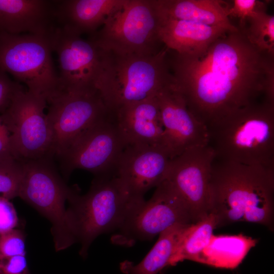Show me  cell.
I'll use <instances>...</instances> for the list:
<instances>
[{
  "instance_id": "ba28073f",
  "label": "cell",
  "mask_w": 274,
  "mask_h": 274,
  "mask_svg": "<svg viewBox=\"0 0 274 274\" xmlns=\"http://www.w3.org/2000/svg\"><path fill=\"white\" fill-rule=\"evenodd\" d=\"M22 164L19 197L50 221L56 251L67 248L76 242L65 206L72 189L63 182L48 158L23 161Z\"/></svg>"
},
{
  "instance_id": "d6986e66",
  "label": "cell",
  "mask_w": 274,
  "mask_h": 274,
  "mask_svg": "<svg viewBox=\"0 0 274 274\" xmlns=\"http://www.w3.org/2000/svg\"><path fill=\"white\" fill-rule=\"evenodd\" d=\"M125 0H65L56 2L58 26L81 36L95 33Z\"/></svg>"
},
{
  "instance_id": "7402d4cb",
  "label": "cell",
  "mask_w": 274,
  "mask_h": 274,
  "mask_svg": "<svg viewBox=\"0 0 274 274\" xmlns=\"http://www.w3.org/2000/svg\"><path fill=\"white\" fill-rule=\"evenodd\" d=\"M256 239L244 235L213 234L194 261L217 268L233 269L256 246Z\"/></svg>"
},
{
  "instance_id": "8fae6325",
  "label": "cell",
  "mask_w": 274,
  "mask_h": 274,
  "mask_svg": "<svg viewBox=\"0 0 274 274\" xmlns=\"http://www.w3.org/2000/svg\"><path fill=\"white\" fill-rule=\"evenodd\" d=\"M45 98L22 89L2 114L10 132L12 147L20 160H37L51 155L52 134L45 109Z\"/></svg>"
},
{
  "instance_id": "9a60e30c",
  "label": "cell",
  "mask_w": 274,
  "mask_h": 274,
  "mask_svg": "<svg viewBox=\"0 0 274 274\" xmlns=\"http://www.w3.org/2000/svg\"><path fill=\"white\" fill-rule=\"evenodd\" d=\"M171 156L159 145H128L123 150L114 176L134 198L144 194L166 180Z\"/></svg>"
},
{
  "instance_id": "3957f363",
  "label": "cell",
  "mask_w": 274,
  "mask_h": 274,
  "mask_svg": "<svg viewBox=\"0 0 274 274\" xmlns=\"http://www.w3.org/2000/svg\"><path fill=\"white\" fill-rule=\"evenodd\" d=\"M168 52L165 46L158 53L146 56L103 50L95 86L111 114L125 105L153 97L172 84Z\"/></svg>"
},
{
  "instance_id": "8992f818",
  "label": "cell",
  "mask_w": 274,
  "mask_h": 274,
  "mask_svg": "<svg viewBox=\"0 0 274 274\" xmlns=\"http://www.w3.org/2000/svg\"><path fill=\"white\" fill-rule=\"evenodd\" d=\"M159 25L154 0H125L90 38L105 51L152 55L163 48Z\"/></svg>"
},
{
  "instance_id": "30bf717a",
  "label": "cell",
  "mask_w": 274,
  "mask_h": 274,
  "mask_svg": "<svg viewBox=\"0 0 274 274\" xmlns=\"http://www.w3.org/2000/svg\"><path fill=\"white\" fill-rule=\"evenodd\" d=\"M192 223L186 204L166 180L156 187L149 200L144 199L136 205L111 240L117 245L132 246L137 241L151 240L177 224Z\"/></svg>"
},
{
  "instance_id": "44dd1931",
  "label": "cell",
  "mask_w": 274,
  "mask_h": 274,
  "mask_svg": "<svg viewBox=\"0 0 274 274\" xmlns=\"http://www.w3.org/2000/svg\"><path fill=\"white\" fill-rule=\"evenodd\" d=\"M160 19L193 21L236 31L227 15L225 3L219 0H154Z\"/></svg>"
},
{
  "instance_id": "484cf974",
  "label": "cell",
  "mask_w": 274,
  "mask_h": 274,
  "mask_svg": "<svg viewBox=\"0 0 274 274\" xmlns=\"http://www.w3.org/2000/svg\"><path fill=\"white\" fill-rule=\"evenodd\" d=\"M23 178V164L16 157L0 160V194L9 200L19 196Z\"/></svg>"
},
{
  "instance_id": "2e32d148",
  "label": "cell",
  "mask_w": 274,
  "mask_h": 274,
  "mask_svg": "<svg viewBox=\"0 0 274 274\" xmlns=\"http://www.w3.org/2000/svg\"><path fill=\"white\" fill-rule=\"evenodd\" d=\"M163 128V145L172 159L186 150L209 145V131L171 84L156 95Z\"/></svg>"
},
{
  "instance_id": "9c48e42d",
  "label": "cell",
  "mask_w": 274,
  "mask_h": 274,
  "mask_svg": "<svg viewBox=\"0 0 274 274\" xmlns=\"http://www.w3.org/2000/svg\"><path fill=\"white\" fill-rule=\"evenodd\" d=\"M51 155L59 157L82 132L110 113L96 88L57 89L46 99Z\"/></svg>"
},
{
  "instance_id": "ffe728a7",
  "label": "cell",
  "mask_w": 274,
  "mask_h": 274,
  "mask_svg": "<svg viewBox=\"0 0 274 274\" xmlns=\"http://www.w3.org/2000/svg\"><path fill=\"white\" fill-rule=\"evenodd\" d=\"M228 31L190 21L160 19L158 34L161 43L168 50L179 54H196L204 51Z\"/></svg>"
},
{
  "instance_id": "603a6c76",
  "label": "cell",
  "mask_w": 274,
  "mask_h": 274,
  "mask_svg": "<svg viewBox=\"0 0 274 274\" xmlns=\"http://www.w3.org/2000/svg\"><path fill=\"white\" fill-rule=\"evenodd\" d=\"M189 224H177L160 233L154 246L139 263L125 260L120 264L121 271L125 274H157L170 266L179 236Z\"/></svg>"
},
{
  "instance_id": "1f68e13d",
  "label": "cell",
  "mask_w": 274,
  "mask_h": 274,
  "mask_svg": "<svg viewBox=\"0 0 274 274\" xmlns=\"http://www.w3.org/2000/svg\"><path fill=\"white\" fill-rule=\"evenodd\" d=\"M10 135V132L3 120L2 115H1L0 160L10 157H16L12 147Z\"/></svg>"
},
{
  "instance_id": "f546056e",
  "label": "cell",
  "mask_w": 274,
  "mask_h": 274,
  "mask_svg": "<svg viewBox=\"0 0 274 274\" xmlns=\"http://www.w3.org/2000/svg\"><path fill=\"white\" fill-rule=\"evenodd\" d=\"M18 224V218L13 204L0 195V234L15 229Z\"/></svg>"
},
{
  "instance_id": "5b68a950",
  "label": "cell",
  "mask_w": 274,
  "mask_h": 274,
  "mask_svg": "<svg viewBox=\"0 0 274 274\" xmlns=\"http://www.w3.org/2000/svg\"><path fill=\"white\" fill-rule=\"evenodd\" d=\"M144 198L131 196L115 176L96 177L83 195L72 190L67 201L68 222L80 254L85 257L98 235L117 230Z\"/></svg>"
},
{
  "instance_id": "6da1fadb",
  "label": "cell",
  "mask_w": 274,
  "mask_h": 274,
  "mask_svg": "<svg viewBox=\"0 0 274 274\" xmlns=\"http://www.w3.org/2000/svg\"><path fill=\"white\" fill-rule=\"evenodd\" d=\"M171 52V85L208 129L257 102H274V55L252 44L239 28L200 53Z\"/></svg>"
},
{
  "instance_id": "83f0119b",
  "label": "cell",
  "mask_w": 274,
  "mask_h": 274,
  "mask_svg": "<svg viewBox=\"0 0 274 274\" xmlns=\"http://www.w3.org/2000/svg\"><path fill=\"white\" fill-rule=\"evenodd\" d=\"M25 236L22 230L13 229L0 234V255H25Z\"/></svg>"
},
{
  "instance_id": "e0dca14e",
  "label": "cell",
  "mask_w": 274,
  "mask_h": 274,
  "mask_svg": "<svg viewBox=\"0 0 274 274\" xmlns=\"http://www.w3.org/2000/svg\"><path fill=\"white\" fill-rule=\"evenodd\" d=\"M55 1L0 0V32L48 36L55 28Z\"/></svg>"
},
{
  "instance_id": "4dcf8cb0",
  "label": "cell",
  "mask_w": 274,
  "mask_h": 274,
  "mask_svg": "<svg viewBox=\"0 0 274 274\" xmlns=\"http://www.w3.org/2000/svg\"><path fill=\"white\" fill-rule=\"evenodd\" d=\"M0 274H30L25 255H0Z\"/></svg>"
},
{
  "instance_id": "f1b7e54d",
  "label": "cell",
  "mask_w": 274,
  "mask_h": 274,
  "mask_svg": "<svg viewBox=\"0 0 274 274\" xmlns=\"http://www.w3.org/2000/svg\"><path fill=\"white\" fill-rule=\"evenodd\" d=\"M22 86L10 79L8 74L0 71V113H4L10 106L15 94L23 89Z\"/></svg>"
},
{
  "instance_id": "cb8c5ba5",
  "label": "cell",
  "mask_w": 274,
  "mask_h": 274,
  "mask_svg": "<svg viewBox=\"0 0 274 274\" xmlns=\"http://www.w3.org/2000/svg\"><path fill=\"white\" fill-rule=\"evenodd\" d=\"M218 218L212 212L186 226L180 233L170 261V266L185 260L193 261L208 244L213 230L218 227Z\"/></svg>"
},
{
  "instance_id": "ac0fdd59",
  "label": "cell",
  "mask_w": 274,
  "mask_h": 274,
  "mask_svg": "<svg viewBox=\"0 0 274 274\" xmlns=\"http://www.w3.org/2000/svg\"><path fill=\"white\" fill-rule=\"evenodd\" d=\"M112 115L126 145H163V128L156 96L125 105Z\"/></svg>"
},
{
  "instance_id": "4316f807",
  "label": "cell",
  "mask_w": 274,
  "mask_h": 274,
  "mask_svg": "<svg viewBox=\"0 0 274 274\" xmlns=\"http://www.w3.org/2000/svg\"><path fill=\"white\" fill-rule=\"evenodd\" d=\"M267 5L265 2L258 0H233L227 12L229 17H235L239 20L240 26H244L246 21L258 15L266 12Z\"/></svg>"
},
{
  "instance_id": "7a4b0ae2",
  "label": "cell",
  "mask_w": 274,
  "mask_h": 274,
  "mask_svg": "<svg viewBox=\"0 0 274 274\" xmlns=\"http://www.w3.org/2000/svg\"><path fill=\"white\" fill-rule=\"evenodd\" d=\"M211 211L218 227L248 222L273 227L274 167L215 158L211 179Z\"/></svg>"
},
{
  "instance_id": "d4e9b609",
  "label": "cell",
  "mask_w": 274,
  "mask_h": 274,
  "mask_svg": "<svg viewBox=\"0 0 274 274\" xmlns=\"http://www.w3.org/2000/svg\"><path fill=\"white\" fill-rule=\"evenodd\" d=\"M239 28V27H238ZM241 29L259 49L274 55V16L266 12L248 19Z\"/></svg>"
},
{
  "instance_id": "7c38bea8",
  "label": "cell",
  "mask_w": 274,
  "mask_h": 274,
  "mask_svg": "<svg viewBox=\"0 0 274 274\" xmlns=\"http://www.w3.org/2000/svg\"><path fill=\"white\" fill-rule=\"evenodd\" d=\"M126 146L111 113L82 132L59 156L66 175L76 169L113 176Z\"/></svg>"
},
{
  "instance_id": "4fadbf2b",
  "label": "cell",
  "mask_w": 274,
  "mask_h": 274,
  "mask_svg": "<svg viewBox=\"0 0 274 274\" xmlns=\"http://www.w3.org/2000/svg\"><path fill=\"white\" fill-rule=\"evenodd\" d=\"M215 157L208 145L188 149L169 163L166 180L184 201L193 223L211 213V179Z\"/></svg>"
},
{
  "instance_id": "5bb4252c",
  "label": "cell",
  "mask_w": 274,
  "mask_h": 274,
  "mask_svg": "<svg viewBox=\"0 0 274 274\" xmlns=\"http://www.w3.org/2000/svg\"><path fill=\"white\" fill-rule=\"evenodd\" d=\"M49 39L59 64L58 87L96 88L103 50L91 38L84 39L58 26L50 34Z\"/></svg>"
},
{
  "instance_id": "52a82bcc",
  "label": "cell",
  "mask_w": 274,
  "mask_h": 274,
  "mask_svg": "<svg viewBox=\"0 0 274 274\" xmlns=\"http://www.w3.org/2000/svg\"><path fill=\"white\" fill-rule=\"evenodd\" d=\"M52 52L49 36L0 32V71L46 100L59 85Z\"/></svg>"
},
{
  "instance_id": "277c9868",
  "label": "cell",
  "mask_w": 274,
  "mask_h": 274,
  "mask_svg": "<svg viewBox=\"0 0 274 274\" xmlns=\"http://www.w3.org/2000/svg\"><path fill=\"white\" fill-rule=\"evenodd\" d=\"M208 129L215 159L274 167V102L242 109Z\"/></svg>"
}]
</instances>
